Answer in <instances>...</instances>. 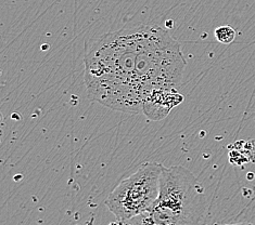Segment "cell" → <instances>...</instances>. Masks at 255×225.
Segmentation results:
<instances>
[{
  "mask_svg": "<svg viewBox=\"0 0 255 225\" xmlns=\"http://www.w3.org/2000/svg\"><path fill=\"white\" fill-rule=\"evenodd\" d=\"M186 61L178 41L160 26L111 32L86 44L88 98L114 111L141 114L150 95L178 89Z\"/></svg>",
  "mask_w": 255,
  "mask_h": 225,
  "instance_id": "obj_1",
  "label": "cell"
},
{
  "mask_svg": "<svg viewBox=\"0 0 255 225\" xmlns=\"http://www.w3.org/2000/svg\"><path fill=\"white\" fill-rule=\"evenodd\" d=\"M204 188L181 166L163 167L160 195L150 208L110 225H199L204 214Z\"/></svg>",
  "mask_w": 255,
  "mask_h": 225,
  "instance_id": "obj_2",
  "label": "cell"
},
{
  "mask_svg": "<svg viewBox=\"0 0 255 225\" xmlns=\"http://www.w3.org/2000/svg\"><path fill=\"white\" fill-rule=\"evenodd\" d=\"M163 165L143 162L135 173L123 180L106 199V206L124 222L147 211L160 195Z\"/></svg>",
  "mask_w": 255,
  "mask_h": 225,
  "instance_id": "obj_3",
  "label": "cell"
},
{
  "mask_svg": "<svg viewBox=\"0 0 255 225\" xmlns=\"http://www.w3.org/2000/svg\"><path fill=\"white\" fill-rule=\"evenodd\" d=\"M183 101L184 96L179 93L178 89L159 90L145 101L142 114L151 120H161Z\"/></svg>",
  "mask_w": 255,
  "mask_h": 225,
  "instance_id": "obj_4",
  "label": "cell"
},
{
  "mask_svg": "<svg viewBox=\"0 0 255 225\" xmlns=\"http://www.w3.org/2000/svg\"><path fill=\"white\" fill-rule=\"evenodd\" d=\"M215 38L224 45H229L236 38V30L229 25L220 26L215 29L214 32Z\"/></svg>",
  "mask_w": 255,
  "mask_h": 225,
  "instance_id": "obj_5",
  "label": "cell"
},
{
  "mask_svg": "<svg viewBox=\"0 0 255 225\" xmlns=\"http://www.w3.org/2000/svg\"><path fill=\"white\" fill-rule=\"evenodd\" d=\"M228 225H253L251 223H237V224H228Z\"/></svg>",
  "mask_w": 255,
  "mask_h": 225,
  "instance_id": "obj_6",
  "label": "cell"
}]
</instances>
